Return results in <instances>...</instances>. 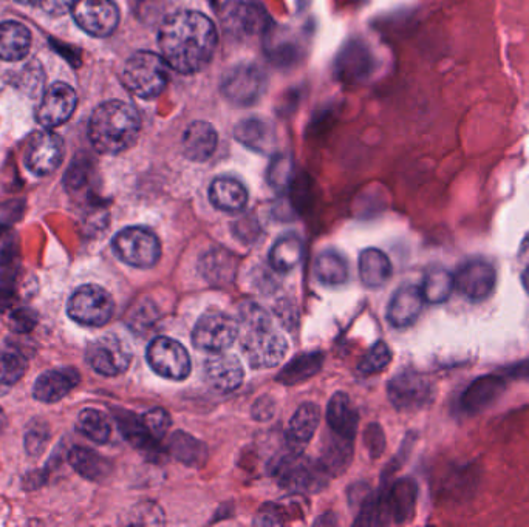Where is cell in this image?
Masks as SVG:
<instances>
[{
    "mask_svg": "<svg viewBox=\"0 0 529 527\" xmlns=\"http://www.w3.org/2000/svg\"><path fill=\"white\" fill-rule=\"evenodd\" d=\"M158 47L172 70L194 75L208 67L216 55L217 30L200 11H180L161 24Z\"/></svg>",
    "mask_w": 529,
    "mask_h": 527,
    "instance_id": "6da1fadb",
    "label": "cell"
},
{
    "mask_svg": "<svg viewBox=\"0 0 529 527\" xmlns=\"http://www.w3.org/2000/svg\"><path fill=\"white\" fill-rule=\"evenodd\" d=\"M239 337L246 361L253 368L277 367L287 356V339L274 327L270 314L256 303L240 310Z\"/></svg>",
    "mask_w": 529,
    "mask_h": 527,
    "instance_id": "7a4b0ae2",
    "label": "cell"
},
{
    "mask_svg": "<svg viewBox=\"0 0 529 527\" xmlns=\"http://www.w3.org/2000/svg\"><path fill=\"white\" fill-rule=\"evenodd\" d=\"M140 132L141 118L137 109L118 99L101 104L90 118V143L103 155L126 152L137 143Z\"/></svg>",
    "mask_w": 529,
    "mask_h": 527,
    "instance_id": "3957f363",
    "label": "cell"
},
{
    "mask_svg": "<svg viewBox=\"0 0 529 527\" xmlns=\"http://www.w3.org/2000/svg\"><path fill=\"white\" fill-rule=\"evenodd\" d=\"M169 68L163 56L152 51H137L124 65L123 84L137 98H157L168 87Z\"/></svg>",
    "mask_w": 529,
    "mask_h": 527,
    "instance_id": "277c9868",
    "label": "cell"
},
{
    "mask_svg": "<svg viewBox=\"0 0 529 527\" xmlns=\"http://www.w3.org/2000/svg\"><path fill=\"white\" fill-rule=\"evenodd\" d=\"M70 319L82 327L99 328L110 322L115 313V302L103 286L82 285L67 303Z\"/></svg>",
    "mask_w": 529,
    "mask_h": 527,
    "instance_id": "5b68a950",
    "label": "cell"
},
{
    "mask_svg": "<svg viewBox=\"0 0 529 527\" xmlns=\"http://www.w3.org/2000/svg\"><path fill=\"white\" fill-rule=\"evenodd\" d=\"M113 252L118 259L134 268H154L161 257V245L151 229L130 226L113 237Z\"/></svg>",
    "mask_w": 529,
    "mask_h": 527,
    "instance_id": "8992f818",
    "label": "cell"
},
{
    "mask_svg": "<svg viewBox=\"0 0 529 527\" xmlns=\"http://www.w3.org/2000/svg\"><path fill=\"white\" fill-rule=\"evenodd\" d=\"M239 339V322L222 311H208L195 323L192 344L206 353H222Z\"/></svg>",
    "mask_w": 529,
    "mask_h": 527,
    "instance_id": "52a82bcc",
    "label": "cell"
},
{
    "mask_svg": "<svg viewBox=\"0 0 529 527\" xmlns=\"http://www.w3.org/2000/svg\"><path fill=\"white\" fill-rule=\"evenodd\" d=\"M86 359L96 373L113 378L129 368L132 362V348L118 334H104L90 342Z\"/></svg>",
    "mask_w": 529,
    "mask_h": 527,
    "instance_id": "ba28073f",
    "label": "cell"
},
{
    "mask_svg": "<svg viewBox=\"0 0 529 527\" xmlns=\"http://www.w3.org/2000/svg\"><path fill=\"white\" fill-rule=\"evenodd\" d=\"M146 359L155 373L171 381H185L191 374V357L188 350L172 337L160 336L152 340Z\"/></svg>",
    "mask_w": 529,
    "mask_h": 527,
    "instance_id": "9c48e42d",
    "label": "cell"
},
{
    "mask_svg": "<svg viewBox=\"0 0 529 527\" xmlns=\"http://www.w3.org/2000/svg\"><path fill=\"white\" fill-rule=\"evenodd\" d=\"M267 89L265 73L256 64H239L223 78L222 92L231 104L253 106Z\"/></svg>",
    "mask_w": 529,
    "mask_h": 527,
    "instance_id": "30bf717a",
    "label": "cell"
},
{
    "mask_svg": "<svg viewBox=\"0 0 529 527\" xmlns=\"http://www.w3.org/2000/svg\"><path fill=\"white\" fill-rule=\"evenodd\" d=\"M72 14L78 27L93 38H107L120 24V10L113 0H76Z\"/></svg>",
    "mask_w": 529,
    "mask_h": 527,
    "instance_id": "8fae6325",
    "label": "cell"
},
{
    "mask_svg": "<svg viewBox=\"0 0 529 527\" xmlns=\"http://www.w3.org/2000/svg\"><path fill=\"white\" fill-rule=\"evenodd\" d=\"M273 470L274 478L280 486L311 492H318L324 486V475L327 472L322 466H314L301 453H290L280 458Z\"/></svg>",
    "mask_w": 529,
    "mask_h": 527,
    "instance_id": "7c38bea8",
    "label": "cell"
},
{
    "mask_svg": "<svg viewBox=\"0 0 529 527\" xmlns=\"http://www.w3.org/2000/svg\"><path fill=\"white\" fill-rule=\"evenodd\" d=\"M78 104V96L72 85L55 82L48 87L36 110V119L44 129L53 130L61 127L72 118Z\"/></svg>",
    "mask_w": 529,
    "mask_h": 527,
    "instance_id": "4fadbf2b",
    "label": "cell"
},
{
    "mask_svg": "<svg viewBox=\"0 0 529 527\" xmlns=\"http://www.w3.org/2000/svg\"><path fill=\"white\" fill-rule=\"evenodd\" d=\"M64 158L62 138L52 130L36 133L28 144L25 164L31 174L47 177L58 170Z\"/></svg>",
    "mask_w": 529,
    "mask_h": 527,
    "instance_id": "5bb4252c",
    "label": "cell"
},
{
    "mask_svg": "<svg viewBox=\"0 0 529 527\" xmlns=\"http://www.w3.org/2000/svg\"><path fill=\"white\" fill-rule=\"evenodd\" d=\"M455 288L472 302L488 299L495 288V268L482 259L466 262L454 276Z\"/></svg>",
    "mask_w": 529,
    "mask_h": 527,
    "instance_id": "9a60e30c",
    "label": "cell"
},
{
    "mask_svg": "<svg viewBox=\"0 0 529 527\" xmlns=\"http://www.w3.org/2000/svg\"><path fill=\"white\" fill-rule=\"evenodd\" d=\"M389 398L398 410H417L432 399V384L415 371H403L387 385Z\"/></svg>",
    "mask_w": 529,
    "mask_h": 527,
    "instance_id": "2e32d148",
    "label": "cell"
},
{
    "mask_svg": "<svg viewBox=\"0 0 529 527\" xmlns=\"http://www.w3.org/2000/svg\"><path fill=\"white\" fill-rule=\"evenodd\" d=\"M81 382V374L76 368L59 367L44 373L36 379L33 398L44 404H55L69 395Z\"/></svg>",
    "mask_w": 529,
    "mask_h": 527,
    "instance_id": "e0dca14e",
    "label": "cell"
},
{
    "mask_svg": "<svg viewBox=\"0 0 529 527\" xmlns=\"http://www.w3.org/2000/svg\"><path fill=\"white\" fill-rule=\"evenodd\" d=\"M206 381L219 391H234L242 385L243 367L234 354L212 353L205 362Z\"/></svg>",
    "mask_w": 529,
    "mask_h": 527,
    "instance_id": "ac0fdd59",
    "label": "cell"
},
{
    "mask_svg": "<svg viewBox=\"0 0 529 527\" xmlns=\"http://www.w3.org/2000/svg\"><path fill=\"white\" fill-rule=\"evenodd\" d=\"M424 300L420 286H401L389 303L387 319L395 328H407L417 322L418 316L423 311Z\"/></svg>",
    "mask_w": 529,
    "mask_h": 527,
    "instance_id": "d6986e66",
    "label": "cell"
},
{
    "mask_svg": "<svg viewBox=\"0 0 529 527\" xmlns=\"http://www.w3.org/2000/svg\"><path fill=\"white\" fill-rule=\"evenodd\" d=\"M219 143L217 130L205 121L189 124L181 138V149L189 160L203 163L214 155Z\"/></svg>",
    "mask_w": 529,
    "mask_h": 527,
    "instance_id": "ffe728a7",
    "label": "cell"
},
{
    "mask_svg": "<svg viewBox=\"0 0 529 527\" xmlns=\"http://www.w3.org/2000/svg\"><path fill=\"white\" fill-rule=\"evenodd\" d=\"M358 412L353 407L352 399L344 391H338L327 407V422L335 435L342 438H355L358 429Z\"/></svg>",
    "mask_w": 529,
    "mask_h": 527,
    "instance_id": "44dd1931",
    "label": "cell"
},
{
    "mask_svg": "<svg viewBox=\"0 0 529 527\" xmlns=\"http://www.w3.org/2000/svg\"><path fill=\"white\" fill-rule=\"evenodd\" d=\"M31 48V33L24 24L5 21L0 24V59L22 61Z\"/></svg>",
    "mask_w": 529,
    "mask_h": 527,
    "instance_id": "7402d4cb",
    "label": "cell"
},
{
    "mask_svg": "<svg viewBox=\"0 0 529 527\" xmlns=\"http://www.w3.org/2000/svg\"><path fill=\"white\" fill-rule=\"evenodd\" d=\"M209 200L220 211L239 212L248 203V191L236 178L219 177L209 187Z\"/></svg>",
    "mask_w": 529,
    "mask_h": 527,
    "instance_id": "603a6c76",
    "label": "cell"
},
{
    "mask_svg": "<svg viewBox=\"0 0 529 527\" xmlns=\"http://www.w3.org/2000/svg\"><path fill=\"white\" fill-rule=\"evenodd\" d=\"M319 421H321V410L313 402H305L297 408L287 430L288 441L291 442V446L297 450L307 446L319 427Z\"/></svg>",
    "mask_w": 529,
    "mask_h": 527,
    "instance_id": "cb8c5ba5",
    "label": "cell"
},
{
    "mask_svg": "<svg viewBox=\"0 0 529 527\" xmlns=\"http://www.w3.org/2000/svg\"><path fill=\"white\" fill-rule=\"evenodd\" d=\"M69 463L78 475L89 481H103L112 470L109 459L89 447H73L69 453Z\"/></svg>",
    "mask_w": 529,
    "mask_h": 527,
    "instance_id": "d4e9b609",
    "label": "cell"
},
{
    "mask_svg": "<svg viewBox=\"0 0 529 527\" xmlns=\"http://www.w3.org/2000/svg\"><path fill=\"white\" fill-rule=\"evenodd\" d=\"M359 274L364 285L379 288L392 276V263L383 251L369 248L359 257Z\"/></svg>",
    "mask_w": 529,
    "mask_h": 527,
    "instance_id": "484cf974",
    "label": "cell"
},
{
    "mask_svg": "<svg viewBox=\"0 0 529 527\" xmlns=\"http://www.w3.org/2000/svg\"><path fill=\"white\" fill-rule=\"evenodd\" d=\"M27 367V357L16 345L7 344L0 350V398L21 381Z\"/></svg>",
    "mask_w": 529,
    "mask_h": 527,
    "instance_id": "4316f807",
    "label": "cell"
},
{
    "mask_svg": "<svg viewBox=\"0 0 529 527\" xmlns=\"http://www.w3.org/2000/svg\"><path fill=\"white\" fill-rule=\"evenodd\" d=\"M314 276L328 286L344 285L349 280V263L336 251H325L314 262Z\"/></svg>",
    "mask_w": 529,
    "mask_h": 527,
    "instance_id": "83f0119b",
    "label": "cell"
},
{
    "mask_svg": "<svg viewBox=\"0 0 529 527\" xmlns=\"http://www.w3.org/2000/svg\"><path fill=\"white\" fill-rule=\"evenodd\" d=\"M302 259V240L297 234L282 235L277 238L270 251V263L276 271L290 272Z\"/></svg>",
    "mask_w": 529,
    "mask_h": 527,
    "instance_id": "f1b7e54d",
    "label": "cell"
},
{
    "mask_svg": "<svg viewBox=\"0 0 529 527\" xmlns=\"http://www.w3.org/2000/svg\"><path fill=\"white\" fill-rule=\"evenodd\" d=\"M115 419H117L118 427H120L121 433L124 438L135 447V449L143 450V452H155L157 442L146 427H144L141 418H138L134 413L127 412V410H115Z\"/></svg>",
    "mask_w": 529,
    "mask_h": 527,
    "instance_id": "f546056e",
    "label": "cell"
},
{
    "mask_svg": "<svg viewBox=\"0 0 529 527\" xmlns=\"http://www.w3.org/2000/svg\"><path fill=\"white\" fill-rule=\"evenodd\" d=\"M169 452L186 466H202L208 456V449L202 441L185 432H175L169 439Z\"/></svg>",
    "mask_w": 529,
    "mask_h": 527,
    "instance_id": "4dcf8cb0",
    "label": "cell"
},
{
    "mask_svg": "<svg viewBox=\"0 0 529 527\" xmlns=\"http://www.w3.org/2000/svg\"><path fill=\"white\" fill-rule=\"evenodd\" d=\"M236 138L240 143L257 152H265L274 144V133L270 124L257 118L245 119L239 123L236 127Z\"/></svg>",
    "mask_w": 529,
    "mask_h": 527,
    "instance_id": "1f68e13d",
    "label": "cell"
},
{
    "mask_svg": "<svg viewBox=\"0 0 529 527\" xmlns=\"http://www.w3.org/2000/svg\"><path fill=\"white\" fill-rule=\"evenodd\" d=\"M76 430L96 444H106L112 436V422L101 410L86 408L76 419Z\"/></svg>",
    "mask_w": 529,
    "mask_h": 527,
    "instance_id": "d6a6232c",
    "label": "cell"
},
{
    "mask_svg": "<svg viewBox=\"0 0 529 527\" xmlns=\"http://www.w3.org/2000/svg\"><path fill=\"white\" fill-rule=\"evenodd\" d=\"M417 500V486L410 480L398 481L390 490L387 498V510L389 515L395 518L396 523H403L412 517L413 507Z\"/></svg>",
    "mask_w": 529,
    "mask_h": 527,
    "instance_id": "836d02e7",
    "label": "cell"
},
{
    "mask_svg": "<svg viewBox=\"0 0 529 527\" xmlns=\"http://www.w3.org/2000/svg\"><path fill=\"white\" fill-rule=\"evenodd\" d=\"M322 364H324L322 354H301V356L294 357L293 361L280 371L277 381L285 385H296L299 382L307 381L321 370Z\"/></svg>",
    "mask_w": 529,
    "mask_h": 527,
    "instance_id": "e575fe53",
    "label": "cell"
},
{
    "mask_svg": "<svg viewBox=\"0 0 529 527\" xmlns=\"http://www.w3.org/2000/svg\"><path fill=\"white\" fill-rule=\"evenodd\" d=\"M455 288L454 276L443 268H434L424 276L421 293L429 303H443L451 297Z\"/></svg>",
    "mask_w": 529,
    "mask_h": 527,
    "instance_id": "d590c367",
    "label": "cell"
},
{
    "mask_svg": "<svg viewBox=\"0 0 529 527\" xmlns=\"http://www.w3.org/2000/svg\"><path fill=\"white\" fill-rule=\"evenodd\" d=\"M263 25H265V13L256 5L239 4L229 11V27L240 33H257Z\"/></svg>",
    "mask_w": 529,
    "mask_h": 527,
    "instance_id": "8d00e7d4",
    "label": "cell"
},
{
    "mask_svg": "<svg viewBox=\"0 0 529 527\" xmlns=\"http://www.w3.org/2000/svg\"><path fill=\"white\" fill-rule=\"evenodd\" d=\"M392 362V351L386 342H378L373 345L372 350L366 354L359 365V371L364 374H375L383 371Z\"/></svg>",
    "mask_w": 529,
    "mask_h": 527,
    "instance_id": "74e56055",
    "label": "cell"
},
{
    "mask_svg": "<svg viewBox=\"0 0 529 527\" xmlns=\"http://www.w3.org/2000/svg\"><path fill=\"white\" fill-rule=\"evenodd\" d=\"M141 421L155 441L163 439L172 424L171 415L164 408H152L141 416Z\"/></svg>",
    "mask_w": 529,
    "mask_h": 527,
    "instance_id": "f35d334b",
    "label": "cell"
},
{
    "mask_svg": "<svg viewBox=\"0 0 529 527\" xmlns=\"http://www.w3.org/2000/svg\"><path fill=\"white\" fill-rule=\"evenodd\" d=\"M50 432L45 422L33 421L28 425L27 433H25V450L30 456H39L44 452L47 446Z\"/></svg>",
    "mask_w": 529,
    "mask_h": 527,
    "instance_id": "ab89813d",
    "label": "cell"
},
{
    "mask_svg": "<svg viewBox=\"0 0 529 527\" xmlns=\"http://www.w3.org/2000/svg\"><path fill=\"white\" fill-rule=\"evenodd\" d=\"M36 322H38V317L30 308L22 306V308H13L8 311V325L16 333H28L36 327Z\"/></svg>",
    "mask_w": 529,
    "mask_h": 527,
    "instance_id": "60d3db41",
    "label": "cell"
},
{
    "mask_svg": "<svg viewBox=\"0 0 529 527\" xmlns=\"http://www.w3.org/2000/svg\"><path fill=\"white\" fill-rule=\"evenodd\" d=\"M285 523V515L276 504H265L257 514L254 524L257 526H280Z\"/></svg>",
    "mask_w": 529,
    "mask_h": 527,
    "instance_id": "b9f144b4",
    "label": "cell"
},
{
    "mask_svg": "<svg viewBox=\"0 0 529 527\" xmlns=\"http://www.w3.org/2000/svg\"><path fill=\"white\" fill-rule=\"evenodd\" d=\"M76 0H39L38 7L50 16H62L67 11H72Z\"/></svg>",
    "mask_w": 529,
    "mask_h": 527,
    "instance_id": "7bdbcfd3",
    "label": "cell"
},
{
    "mask_svg": "<svg viewBox=\"0 0 529 527\" xmlns=\"http://www.w3.org/2000/svg\"><path fill=\"white\" fill-rule=\"evenodd\" d=\"M138 509H140V512L141 510H146V512H149V514H154V512H158V507L155 506V504H147V506H140L138 507ZM144 517H149V515H144ZM163 524L164 523V520H163V515L161 514H157L155 515L154 514V517H151L149 518V520H141V517L138 518V520H135V523L134 524Z\"/></svg>",
    "mask_w": 529,
    "mask_h": 527,
    "instance_id": "ee69618b",
    "label": "cell"
},
{
    "mask_svg": "<svg viewBox=\"0 0 529 527\" xmlns=\"http://www.w3.org/2000/svg\"><path fill=\"white\" fill-rule=\"evenodd\" d=\"M519 259L523 265L529 266V234L523 238L522 245H520Z\"/></svg>",
    "mask_w": 529,
    "mask_h": 527,
    "instance_id": "f6af8a7d",
    "label": "cell"
},
{
    "mask_svg": "<svg viewBox=\"0 0 529 527\" xmlns=\"http://www.w3.org/2000/svg\"><path fill=\"white\" fill-rule=\"evenodd\" d=\"M523 288L526 289V293L529 294V266L525 269L522 276Z\"/></svg>",
    "mask_w": 529,
    "mask_h": 527,
    "instance_id": "bcb514c9",
    "label": "cell"
},
{
    "mask_svg": "<svg viewBox=\"0 0 529 527\" xmlns=\"http://www.w3.org/2000/svg\"><path fill=\"white\" fill-rule=\"evenodd\" d=\"M5 425H7V418H5L4 410L0 408V432L5 429Z\"/></svg>",
    "mask_w": 529,
    "mask_h": 527,
    "instance_id": "7dc6e473",
    "label": "cell"
},
{
    "mask_svg": "<svg viewBox=\"0 0 529 527\" xmlns=\"http://www.w3.org/2000/svg\"><path fill=\"white\" fill-rule=\"evenodd\" d=\"M18 2H21V4L24 5H38L39 0H18Z\"/></svg>",
    "mask_w": 529,
    "mask_h": 527,
    "instance_id": "c3c4849f",
    "label": "cell"
}]
</instances>
